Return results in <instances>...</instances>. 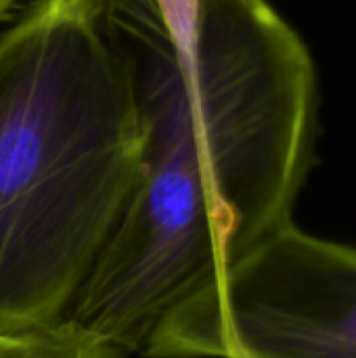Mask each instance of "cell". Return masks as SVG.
<instances>
[{
	"label": "cell",
	"instance_id": "obj_2",
	"mask_svg": "<svg viewBox=\"0 0 356 358\" xmlns=\"http://www.w3.org/2000/svg\"><path fill=\"white\" fill-rule=\"evenodd\" d=\"M141 130L94 0L0 34V331L63 323L132 195Z\"/></svg>",
	"mask_w": 356,
	"mask_h": 358
},
{
	"label": "cell",
	"instance_id": "obj_1",
	"mask_svg": "<svg viewBox=\"0 0 356 358\" xmlns=\"http://www.w3.org/2000/svg\"><path fill=\"white\" fill-rule=\"evenodd\" d=\"M132 92L130 212L189 264H233L294 222L313 166L317 71L269 0H197L189 57L155 0H94Z\"/></svg>",
	"mask_w": 356,
	"mask_h": 358
},
{
	"label": "cell",
	"instance_id": "obj_6",
	"mask_svg": "<svg viewBox=\"0 0 356 358\" xmlns=\"http://www.w3.org/2000/svg\"><path fill=\"white\" fill-rule=\"evenodd\" d=\"M19 2H21V0H0V23L17 8Z\"/></svg>",
	"mask_w": 356,
	"mask_h": 358
},
{
	"label": "cell",
	"instance_id": "obj_3",
	"mask_svg": "<svg viewBox=\"0 0 356 358\" xmlns=\"http://www.w3.org/2000/svg\"><path fill=\"white\" fill-rule=\"evenodd\" d=\"M147 358H356V248L294 222L172 315Z\"/></svg>",
	"mask_w": 356,
	"mask_h": 358
},
{
	"label": "cell",
	"instance_id": "obj_4",
	"mask_svg": "<svg viewBox=\"0 0 356 358\" xmlns=\"http://www.w3.org/2000/svg\"><path fill=\"white\" fill-rule=\"evenodd\" d=\"M0 358H124L115 348L59 323L34 331H0Z\"/></svg>",
	"mask_w": 356,
	"mask_h": 358
},
{
	"label": "cell",
	"instance_id": "obj_5",
	"mask_svg": "<svg viewBox=\"0 0 356 358\" xmlns=\"http://www.w3.org/2000/svg\"><path fill=\"white\" fill-rule=\"evenodd\" d=\"M155 2L176 50L189 57L193 34H195L197 0H155Z\"/></svg>",
	"mask_w": 356,
	"mask_h": 358
}]
</instances>
